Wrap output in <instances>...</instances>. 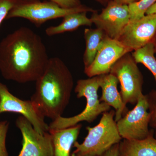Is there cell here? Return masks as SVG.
Returning a JSON list of instances; mask_svg holds the SVG:
<instances>
[{
    "mask_svg": "<svg viewBox=\"0 0 156 156\" xmlns=\"http://www.w3.org/2000/svg\"><path fill=\"white\" fill-rule=\"evenodd\" d=\"M82 127L78 124L64 129L49 130L53 140L54 156H71V148L76 141Z\"/></svg>",
    "mask_w": 156,
    "mask_h": 156,
    "instance_id": "cell-15",
    "label": "cell"
},
{
    "mask_svg": "<svg viewBox=\"0 0 156 156\" xmlns=\"http://www.w3.org/2000/svg\"><path fill=\"white\" fill-rule=\"evenodd\" d=\"M118 156H156V138L154 131L144 139H123L119 143Z\"/></svg>",
    "mask_w": 156,
    "mask_h": 156,
    "instance_id": "cell-14",
    "label": "cell"
},
{
    "mask_svg": "<svg viewBox=\"0 0 156 156\" xmlns=\"http://www.w3.org/2000/svg\"><path fill=\"white\" fill-rule=\"evenodd\" d=\"M156 13V2L151 6L146 13V15H149Z\"/></svg>",
    "mask_w": 156,
    "mask_h": 156,
    "instance_id": "cell-26",
    "label": "cell"
},
{
    "mask_svg": "<svg viewBox=\"0 0 156 156\" xmlns=\"http://www.w3.org/2000/svg\"><path fill=\"white\" fill-rule=\"evenodd\" d=\"M101 75L95 76L87 79L78 80L74 91L78 98L84 97L86 107L79 114L69 118L61 116L52 121L49 130H58L76 126L82 122L92 123L99 115L110 110V107L105 102H101L98 98Z\"/></svg>",
    "mask_w": 156,
    "mask_h": 156,
    "instance_id": "cell-3",
    "label": "cell"
},
{
    "mask_svg": "<svg viewBox=\"0 0 156 156\" xmlns=\"http://www.w3.org/2000/svg\"><path fill=\"white\" fill-rule=\"evenodd\" d=\"M8 121L0 122V156H9L6 146V140L9 130Z\"/></svg>",
    "mask_w": 156,
    "mask_h": 156,
    "instance_id": "cell-21",
    "label": "cell"
},
{
    "mask_svg": "<svg viewBox=\"0 0 156 156\" xmlns=\"http://www.w3.org/2000/svg\"><path fill=\"white\" fill-rule=\"evenodd\" d=\"M105 36L104 33L100 29H85L84 36L86 41V49L83 57L85 68L93 62Z\"/></svg>",
    "mask_w": 156,
    "mask_h": 156,
    "instance_id": "cell-17",
    "label": "cell"
},
{
    "mask_svg": "<svg viewBox=\"0 0 156 156\" xmlns=\"http://www.w3.org/2000/svg\"><path fill=\"white\" fill-rule=\"evenodd\" d=\"M148 110L150 114L149 126L156 129V90H152L147 94Z\"/></svg>",
    "mask_w": 156,
    "mask_h": 156,
    "instance_id": "cell-20",
    "label": "cell"
},
{
    "mask_svg": "<svg viewBox=\"0 0 156 156\" xmlns=\"http://www.w3.org/2000/svg\"><path fill=\"white\" fill-rule=\"evenodd\" d=\"M119 83L116 77L110 73L101 75L100 87L102 90V95L99 100L115 109V119L116 122L128 111L118 91L117 86Z\"/></svg>",
    "mask_w": 156,
    "mask_h": 156,
    "instance_id": "cell-13",
    "label": "cell"
},
{
    "mask_svg": "<svg viewBox=\"0 0 156 156\" xmlns=\"http://www.w3.org/2000/svg\"><path fill=\"white\" fill-rule=\"evenodd\" d=\"M154 136L156 138V129H155V131H154Z\"/></svg>",
    "mask_w": 156,
    "mask_h": 156,
    "instance_id": "cell-29",
    "label": "cell"
},
{
    "mask_svg": "<svg viewBox=\"0 0 156 156\" xmlns=\"http://www.w3.org/2000/svg\"><path fill=\"white\" fill-rule=\"evenodd\" d=\"M49 59L42 38L28 27L18 28L0 42V72L8 80L36 82Z\"/></svg>",
    "mask_w": 156,
    "mask_h": 156,
    "instance_id": "cell-1",
    "label": "cell"
},
{
    "mask_svg": "<svg viewBox=\"0 0 156 156\" xmlns=\"http://www.w3.org/2000/svg\"><path fill=\"white\" fill-rule=\"evenodd\" d=\"M18 0H0V25Z\"/></svg>",
    "mask_w": 156,
    "mask_h": 156,
    "instance_id": "cell-22",
    "label": "cell"
},
{
    "mask_svg": "<svg viewBox=\"0 0 156 156\" xmlns=\"http://www.w3.org/2000/svg\"><path fill=\"white\" fill-rule=\"evenodd\" d=\"M153 44L154 46V49L155 53L156 54V32L155 34L154 37L152 41Z\"/></svg>",
    "mask_w": 156,
    "mask_h": 156,
    "instance_id": "cell-28",
    "label": "cell"
},
{
    "mask_svg": "<svg viewBox=\"0 0 156 156\" xmlns=\"http://www.w3.org/2000/svg\"><path fill=\"white\" fill-rule=\"evenodd\" d=\"M53 2L64 9H72L82 5L80 0H47Z\"/></svg>",
    "mask_w": 156,
    "mask_h": 156,
    "instance_id": "cell-23",
    "label": "cell"
},
{
    "mask_svg": "<svg viewBox=\"0 0 156 156\" xmlns=\"http://www.w3.org/2000/svg\"><path fill=\"white\" fill-rule=\"evenodd\" d=\"M73 87V77L64 62L58 57L50 58L44 71L36 81L30 100L45 118L53 121L62 115Z\"/></svg>",
    "mask_w": 156,
    "mask_h": 156,
    "instance_id": "cell-2",
    "label": "cell"
},
{
    "mask_svg": "<svg viewBox=\"0 0 156 156\" xmlns=\"http://www.w3.org/2000/svg\"><path fill=\"white\" fill-rule=\"evenodd\" d=\"M6 112L21 115L40 134L49 131V126L45 122V117L31 100L20 99L10 92L5 85L0 82V114Z\"/></svg>",
    "mask_w": 156,
    "mask_h": 156,
    "instance_id": "cell-8",
    "label": "cell"
},
{
    "mask_svg": "<svg viewBox=\"0 0 156 156\" xmlns=\"http://www.w3.org/2000/svg\"><path fill=\"white\" fill-rule=\"evenodd\" d=\"M97 2L99 3L101 5L105 7L107 4L112 0H95Z\"/></svg>",
    "mask_w": 156,
    "mask_h": 156,
    "instance_id": "cell-27",
    "label": "cell"
},
{
    "mask_svg": "<svg viewBox=\"0 0 156 156\" xmlns=\"http://www.w3.org/2000/svg\"><path fill=\"white\" fill-rule=\"evenodd\" d=\"M87 13L77 12L68 14L63 17L60 24L48 27L45 30L48 36H53L67 32L73 31L81 26H92V22L90 18L87 17Z\"/></svg>",
    "mask_w": 156,
    "mask_h": 156,
    "instance_id": "cell-16",
    "label": "cell"
},
{
    "mask_svg": "<svg viewBox=\"0 0 156 156\" xmlns=\"http://www.w3.org/2000/svg\"><path fill=\"white\" fill-rule=\"evenodd\" d=\"M156 2V0H140L136 2L128 5L130 20H136L144 17L147 10Z\"/></svg>",
    "mask_w": 156,
    "mask_h": 156,
    "instance_id": "cell-19",
    "label": "cell"
},
{
    "mask_svg": "<svg viewBox=\"0 0 156 156\" xmlns=\"http://www.w3.org/2000/svg\"><path fill=\"white\" fill-rule=\"evenodd\" d=\"M132 54L123 55L112 66L110 73L120 84V94L124 103L136 105L142 95L143 77Z\"/></svg>",
    "mask_w": 156,
    "mask_h": 156,
    "instance_id": "cell-6",
    "label": "cell"
},
{
    "mask_svg": "<svg viewBox=\"0 0 156 156\" xmlns=\"http://www.w3.org/2000/svg\"><path fill=\"white\" fill-rule=\"evenodd\" d=\"M102 115L96 126L87 127L88 134L83 142H74L73 146L75 150L71 156H99L121 142L122 138L115 121V110H111Z\"/></svg>",
    "mask_w": 156,
    "mask_h": 156,
    "instance_id": "cell-4",
    "label": "cell"
},
{
    "mask_svg": "<svg viewBox=\"0 0 156 156\" xmlns=\"http://www.w3.org/2000/svg\"><path fill=\"white\" fill-rule=\"evenodd\" d=\"M90 19L96 28L101 30L105 35L118 40L130 21L129 7L112 0L100 13H92Z\"/></svg>",
    "mask_w": 156,
    "mask_h": 156,
    "instance_id": "cell-9",
    "label": "cell"
},
{
    "mask_svg": "<svg viewBox=\"0 0 156 156\" xmlns=\"http://www.w3.org/2000/svg\"><path fill=\"white\" fill-rule=\"evenodd\" d=\"M131 52L118 40L105 35L93 62L85 68L84 73L89 78L109 73L112 66L121 57Z\"/></svg>",
    "mask_w": 156,
    "mask_h": 156,
    "instance_id": "cell-12",
    "label": "cell"
},
{
    "mask_svg": "<svg viewBox=\"0 0 156 156\" xmlns=\"http://www.w3.org/2000/svg\"><path fill=\"white\" fill-rule=\"evenodd\" d=\"M84 11L92 13L97 11L83 5L72 9H64L50 1L18 0L9 12L6 19L24 18L39 27L51 20L63 18L68 14Z\"/></svg>",
    "mask_w": 156,
    "mask_h": 156,
    "instance_id": "cell-5",
    "label": "cell"
},
{
    "mask_svg": "<svg viewBox=\"0 0 156 156\" xmlns=\"http://www.w3.org/2000/svg\"><path fill=\"white\" fill-rule=\"evenodd\" d=\"M156 32V13L130 20L118 41L132 52L152 42Z\"/></svg>",
    "mask_w": 156,
    "mask_h": 156,
    "instance_id": "cell-11",
    "label": "cell"
},
{
    "mask_svg": "<svg viewBox=\"0 0 156 156\" xmlns=\"http://www.w3.org/2000/svg\"><path fill=\"white\" fill-rule=\"evenodd\" d=\"M113 1H115L117 2L120 3V4L128 5L130 4L139 1L140 0H113Z\"/></svg>",
    "mask_w": 156,
    "mask_h": 156,
    "instance_id": "cell-25",
    "label": "cell"
},
{
    "mask_svg": "<svg viewBox=\"0 0 156 156\" xmlns=\"http://www.w3.org/2000/svg\"><path fill=\"white\" fill-rule=\"evenodd\" d=\"M146 95L139 98L133 109L116 122L117 128L122 139L141 140L150 133L149 129L150 114Z\"/></svg>",
    "mask_w": 156,
    "mask_h": 156,
    "instance_id": "cell-7",
    "label": "cell"
},
{
    "mask_svg": "<svg viewBox=\"0 0 156 156\" xmlns=\"http://www.w3.org/2000/svg\"><path fill=\"white\" fill-rule=\"evenodd\" d=\"M132 56L137 63H141L150 71L153 75L156 84V58L152 42L134 51Z\"/></svg>",
    "mask_w": 156,
    "mask_h": 156,
    "instance_id": "cell-18",
    "label": "cell"
},
{
    "mask_svg": "<svg viewBox=\"0 0 156 156\" xmlns=\"http://www.w3.org/2000/svg\"><path fill=\"white\" fill-rule=\"evenodd\" d=\"M119 144L112 146L108 150L99 156H118Z\"/></svg>",
    "mask_w": 156,
    "mask_h": 156,
    "instance_id": "cell-24",
    "label": "cell"
},
{
    "mask_svg": "<svg viewBox=\"0 0 156 156\" xmlns=\"http://www.w3.org/2000/svg\"><path fill=\"white\" fill-rule=\"evenodd\" d=\"M16 125L22 136V147L18 156H54L50 132L41 134L23 116L17 118Z\"/></svg>",
    "mask_w": 156,
    "mask_h": 156,
    "instance_id": "cell-10",
    "label": "cell"
}]
</instances>
